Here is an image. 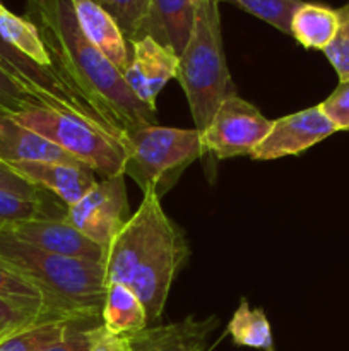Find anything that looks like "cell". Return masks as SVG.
<instances>
[{"label": "cell", "mask_w": 349, "mask_h": 351, "mask_svg": "<svg viewBox=\"0 0 349 351\" xmlns=\"http://www.w3.org/2000/svg\"><path fill=\"white\" fill-rule=\"evenodd\" d=\"M16 175L36 189L57 195L65 206L77 202L98 182L84 165L68 163H5Z\"/></svg>", "instance_id": "4fadbf2b"}, {"label": "cell", "mask_w": 349, "mask_h": 351, "mask_svg": "<svg viewBox=\"0 0 349 351\" xmlns=\"http://www.w3.org/2000/svg\"><path fill=\"white\" fill-rule=\"evenodd\" d=\"M101 321L106 332L116 336H132L149 328L142 302L122 283L106 285Z\"/></svg>", "instance_id": "ac0fdd59"}, {"label": "cell", "mask_w": 349, "mask_h": 351, "mask_svg": "<svg viewBox=\"0 0 349 351\" xmlns=\"http://www.w3.org/2000/svg\"><path fill=\"white\" fill-rule=\"evenodd\" d=\"M216 317H187L180 322L153 326L132 335L133 351H207V339L218 328Z\"/></svg>", "instance_id": "9a60e30c"}, {"label": "cell", "mask_w": 349, "mask_h": 351, "mask_svg": "<svg viewBox=\"0 0 349 351\" xmlns=\"http://www.w3.org/2000/svg\"><path fill=\"white\" fill-rule=\"evenodd\" d=\"M337 29L324 53L337 74L339 82L349 81V2L335 9Z\"/></svg>", "instance_id": "4316f807"}, {"label": "cell", "mask_w": 349, "mask_h": 351, "mask_svg": "<svg viewBox=\"0 0 349 351\" xmlns=\"http://www.w3.org/2000/svg\"><path fill=\"white\" fill-rule=\"evenodd\" d=\"M44 209L41 199H29L24 195L0 189V230L19 221L43 218Z\"/></svg>", "instance_id": "83f0119b"}, {"label": "cell", "mask_w": 349, "mask_h": 351, "mask_svg": "<svg viewBox=\"0 0 349 351\" xmlns=\"http://www.w3.org/2000/svg\"><path fill=\"white\" fill-rule=\"evenodd\" d=\"M50 319H70V321H84L74 315L57 312L53 308L41 307V305L23 304V302L9 300L0 297V341L7 336L17 331L29 328V326L40 324V322L50 321Z\"/></svg>", "instance_id": "7402d4cb"}, {"label": "cell", "mask_w": 349, "mask_h": 351, "mask_svg": "<svg viewBox=\"0 0 349 351\" xmlns=\"http://www.w3.org/2000/svg\"><path fill=\"white\" fill-rule=\"evenodd\" d=\"M64 218L106 249L130 218L125 175L96 182L77 202L67 206Z\"/></svg>", "instance_id": "9c48e42d"}, {"label": "cell", "mask_w": 349, "mask_h": 351, "mask_svg": "<svg viewBox=\"0 0 349 351\" xmlns=\"http://www.w3.org/2000/svg\"><path fill=\"white\" fill-rule=\"evenodd\" d=\"M177 81L188 101L195 129L204 132L231 91V74L222 47L219 0H197L192 34L178 57Z\"/></svg>", "instance_id": "277c9868"}, {"label": "cell", "mask_w": 349, "mask_h": 351, "mask_svg": "<svg viewBox=\"0 0 349 351\" xmlns=\"http://www.w3.org/2000/svg\"><path fill=\"white\" fill-rule=\"evenodd\" d=\"M14 122L53 143L103 178L125 175L127 151L84 120L47 106H33L9 115Z\"/></svg>", "instance_id": "8992f818"}, {"label": "cell", "mask_w": 349, "mask_h": 351, "mask_svg": "<svg viewBox=\"0 0 349 351\" xmlns=\"http://www.w3.org/2000/svg\"><path fill=\"white\" fill-rule=\"evenodd\" d=\"M190 250L181 230L168 218L156 191L144 192L142 202L130 215L105 252L108 283L129 287L142 302L147 322L159 321Z\"/></svg>", "instance_id": "7a4b0ae2"}, {"label": "cell", "mask_w": 349, "mask_h": 351, "mask_svg": "<svg viewBox=\"0 0 349 351\" xmlns=\"http://www.w3.org/2000/svg\"><path fill=\"white\" fill-rule=\"evenodd\" d=\"M0 161L82 165L43 136L14 122L5 113H0Z\"/></svg>", "instance_id": "2e32d148"}, {"label": "cell", "mask_w": 349, "mask_h": 351, "mask_svg": "<svg viewBox=\"0 0 349 351\" xmlns=\"http://www.w3.org/2000/svg\"><path fill=\"white\" fill-rule=\"evenodd\" d=\"M320 108L334 123L337 132L349 130V81L339 82L332 95L320 103Z\"/></svg>", "instance_id": "4dcf8cb0"}, {"label": "cell", "mask_w": 349, "mask_h": 351, "mask_svg": "<svg viewBox=\"0 0 349 351\" xmlns=\"http://www.w3.org/2000/svg\"><path fill=\"white\" fill-rule=\"evenodd\" d=\"M0 297L9 298V300L23 302V304H33V305H41V307L53 308L57 312H64V314L74 315L77 319L79 315L70 314V312L60 311V308L55 307L50 300H48L47 295L33 283V281L27 280L26 276L19 273V271L14 269L12 266H9L7 263H3L0 259ZM84 321H92V319H84Z\"/></svg>", "instance_id": "cb8c5ba5"}, {"label": "cell", "mask_w": 349, "mask_h": 351, "mask_svg": "<svg viewBox=\"0 0 349 351\" xmlns=\"http://www.w3.org/2000/svg\"><path fill=\"white\" fill-rule=\"evenodd\" d=\"M96 2L115 19L129 43L139 38L151 0H96Z\"/></svg>", "instance_id": "484cf974"}, {"label": "cell", "mask_w": 349, "mask_h": 351, "mask_svg": "<svg viewBox=\"0 0 349 351\" xmlns=\"http://www.w3.org/2000/svg\"><path fill=\"white\" fill-rule=\"evenodd\" d=\"M129 48V67L123 79L135 98L156 113L157 95L171 79H177L178 57L149 36L130 41Z\"/></svg>", "instance_id": "7c38bea8"}, {"label": "cell", "mask_w": 349, "mask_h": 351, "mask_svg": "<svg viewBox=\"0 0 349 351\" xmlns=\"http://www.w3.org/2000/svg\"><path fill=\"white\" fill-rule=\"evenodd\" d=\"M0 36L19 53L44 69H51L50 55L44 48L43 40L36 26L26 17L16 16L5 5L0 3ZM53 71V69H51Z\"/></svg>", "instance_id": "ffe728a7"}, {"label": "cell", "mask_w": 349, "mask_h": 351, "mask_svg": "<svg viewBox=\"0 0 349 351\" xmlns=\"http://www.w3.org/2000/svg\"><path fill=\"white\" fill-rule=\"evenodd\" d=\"M24 17L36 26L55 74L127 139L142 127L156 125V113L135 98L122 72L82 33L70 0H26Z\"/></svg>", "instance_id": "6da1fadb"}, {"label": "cell", "mask_w": 349, "mask_h": 351, "mask_svg": "<svg viewBox=\"0 0 349 351\" xmlns=\"http://www.w3.org/2000/svg\"><path fill=\"white\" fill-rule=\"evenodd\" d=\"M3 232L10 233L19 242L33 245L44 252L55 256L70 257V259L91 261V263H105L106 249L88 239L84 233L79 232L75 226L65 218H43L19 221L3 228Z\"/></svg>", "instance_id": "8fae6325"}, {"label": "cell", "mask_w": 349, "mask_h": 351, "mask_svg": "<svg viewBox=\"0 0 349 351\" xmlns=\"http://www.w3.org/2000/svg\"><path fill=\"white\" fill-rule=\"evenodd\" d=\"M272 120L266 119L255 105L236 93H229L219 105L211 123L201 132L205 153L218 160L252 154L266 139Z\"/></svg>", "instance_id": "ba28073f"}, {"label": "cell", "mask_w": 349, "mask_h": 351, "mask_svg": "<svg viewBox=\"0 0 349 351\" xmlns=\"http://www.w3.org/2000/svg\"><path fill=\"white\" fill-rule=\"evenodd\" d=\"M125 175L137 182L142 192L156 191L163 195L181 173L204 156L197 129L147 125L127 139Z\"/></svg>", "instance_id": "5b68a950"}, {"label": "cell", "mask_w": 349, "mask_h": 351, "mask_svg": "<svg viewBox=\"0 0 349 351\" xmlns=\"http://www.w3.org/2000/svg\"><path fill=\"white\" fill-rule=\"evenodd\" d=\"M105 332L106 329L101 321L77 322L58 341L43 351H91Z\"/></svg>", "instance_id": "f1b7e54d"}, {"label": "cell", "mask_w": 349, "mask_h": 351, "mask_svg": "<svg viewBox=\"0 0 349 351\" xmlns=\"http://www.w3.org/2000/svg\"><path fill=\"white\" fill-rule=\"evenodd\" d=\"M77 322L92 321H70V319H50L40 324L17 331L0 341V351H43L62 338L68 329ZM103 322V321H101Z\"/></svg>", "instance_id": "603a6c76"}, {"label": "cell", "mask_w": 349, "mask_h": 351, "mask_svg": "<svg viewBox=\"0 0 349 351\" xmlns=\"http://www.w3.org/2000/svg\"><path fill=\"white\" fill-rule=\"evenodd\" d=\"M337 29V14L331 7L303 2L291 17V36L305 48L322 50L328 47Z\"/></svg>", "instance_id": "d6986e66"}, {"label": "cell", "mask_w": 349, "mask_h": 351, "mask_svg": "<svg viewBox=\"0 0 349 351\" xmlns=\"http://www.w3.org/2000/svg\"><path fill=\"white\" fill-rule=\"evenodd\" d=\"M337 132L320 105L272 120L266 139L253 149L250 156L257 161H272L286 156H296L313 147L320 141Z\"/></svg>", "instance_id": "30bf717a"}, {"label": "cell", "mask_w": 349, "mask_h": 351, "mask_svg": "<svg viewBox=\"0 0 349 351\" xmlns=\"http://www.w3.org/2000/svg\"><path fill=\"white\" fill-rule=\"evenodd\" d=\"M0 189H7V191L24 195V197L41 199L40 189L33 187V185L27 184L26 180H23L19 175L14 173V171L10 170L5 163H2V161H0Z\"/></svg>", "instance_id": "1f68e13d"}, {"label": "cell", "mask_w": 349, "mask_h": 351, "mask_svg": "<svg viewBox=\"0 0 349 351\" xmlns=\"http://www.w3.org/2000/svg\"><path fill=\"white\" fill-rule=\"evenodd\" d=\"M0 259L33 281L57 308L101 321L106 293L103 264L44 252L3 230H0Z\"/></svg>", "instance_id": "3957f363"}, {"label": "cell", "mask_w": 349, "mask_h": 351, "mask_svg": "<svg viewBox=\"0 0 349 351\" xmlns=\"http://www.w3.org/2000/svg\"><path fill=\"white\" fill-rule=\"evenodd\" d=\"M33 106L41 105L0 67V113L14 115Z\"/></svg>", "instance_id": "f546056e"}, {"label": "cell", "mask_w": 349, "mask_h": 351, "mask_svg": "<svg viewBox=\"0 0 349 351\" xmlns=\"http://www.w3.org/2000/svg\"><path fill=\"white\" fill-rule=\"evenodd\" d=\"M195 2L197 0H151L139 38H153L180 57L194 27Z\"/></svg>", "instance_id": "5bb4252c"}, {"label": "cell", "mask_w": 349, "mask_h": 351, "mask_svg": "<svg viewBox=\"0 0 349 351\" xmlns=\"http://www.w3.org/2000/svg\"><path fill=\"white\" fill-rule=\"evenodd\" d=\"M221 2V0H219ZM245 12L266 21L281 33H291V17L301 5V0H228Z\"/></svg>", "instance_id": "d4e9b609"}, {"label": "cell", "mask_w": 349, "mask_h": 351, "mask_svg": "<svg viewBox=\"0 0 349 351\" xmlns=\"http://www.w3.org/2000/svg\"><path fill=\"white\" fill-rule=\"evenodd\" d=\"M75 19L89 41L118 69L129 67L130 48L118 24L96 0H70Z\"/></svg>", "instance_id": "e0dca14e"}, {"label": "cell", "mask_w": 349, "mask_h": 351, "mask_svg": "<svg viewBox=\"0 0 349 351\" xmlns=\"http://www.w3.org/2000/svg\"><path fill=\"white\" fill-rule=\"evenodd\" d=\"M228 335L236 346L274 351L272 329L266 312L262 308H250L245 298H242L229 321Z\"/></svg>", "instance_id": "44dd1931"}, {"label": "cell", "mask_w": 349, "mask_h": 351, "mask_svg": "<svg viewBox=\"0 0 349 351\" xmlns=\"http://www.w3.org/2000/svg\"><path fill=\"white\" fill-rule=\"evenodd\" d=\"M0 67L41 106L68 113L91 123L94 129L115 139L127 151V137L101 112H98L88 99L72 91L51 69L34 64L16 48L10 47L2 36H0Z\"/></svg>", "instance_id": "52a82bcc"}, {"label": "cell", "mask_w": 349, "mask_h": 351, "mask_svg": "<svg viewBox=\"0 0 349 351\" xmlns=\"http://www.w3.org/2000/svg\"><path fill=\"white\" fill-rule=\"evenodd\" d=\"M91 351H133L132 336H116L105 332Z\"/></svg>", "instance_id": "d6a6232c"}]
</instances>
